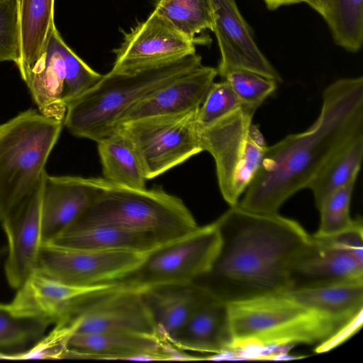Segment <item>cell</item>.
I'll return each mask as SVG.
<instances>
[{
  "label": "cell",
  "mask_w": 363,
  "mask_h": 363,
  "mask_svg": "<svg viewBox=\"0 0 363 363\" xmlns=\"http://www.w3.org/2000/svg\"><path fill=\"white\" fill-rule=\"evenodd\" d=\"M360 135L363 77L338 79L323 91L321 110L312 125L267 147L238 205L253 212L277 213L289 197L307 188L332 157Z\"/></svg>",
  "instance_id": "obj_1"
},
{
  "label": "cell",
  "mask_w": 363,
  "mask_h": 363,
  "mask_svg": "<svg viewBox=\"0 0 363 363\" xmlns=\"http://www.w3.org/2000/svg\"><path fill=\"white\" fill-rule=\"evenodd\" d=\"M220 244L207 288L228 303L290 289L289 272L311 236L296 220L238 204L217 220Z\"/></svg>",
  "instance_id": "obj_2"
},
{
  "label": "cell",
  "mask_w": 363,
  "mask_h": 363,
  "mask_svg": "<svg viewBox=\"0 0 363 363\" xmlns=\"http://www.w3.org/2000/svg\"><path fill=\"white\" fill-rule=\"evenodd\" d=\"M228 312V352L318 345L341 326L288 291L229 303Z\"/></svg>",
  "instance_id": "obj_3"
},
{
  "label": "cell",
  "mask_w": 363,
  "mask_h": 363,
  "mask_svg": "<svg viewBox=\"0 0 363 363\" xmlns=\"http://www.w3.org/2000/svg\"><path fill=\"white\" fill-rule=\"evenodd\" d=\"M201 65L196 53L133 73L110 71L67 106L63 124L74 136L96 143L116 128L134 104Z\"/></svg>",
  "instance_id": "obj_4"
},
{
  "label": "cell",
  "mask_w": 363,
  "mask_h": 363,
  "mask_svg": "<svg viewBox=\"0 0 363 363\" xmlns=\"http://www.w3.org/2000/svg\"><path fill=\"white\" fill-rule=\"evenodd\" d=\"M90 179L98 189L96 196L73 224L117 225L154 235L165 242L199 227L183 201L162 188H133L104 177Z\"/></svg>",
  "instance_id": "obj_5"
},
{
  "label": "cell",
  "mask_w": 363,
  "mask_h": 363,
  "mask_svg": "<svg viewBox=\"0 0 363 363\" xmlns=\"http://www.w3.org/2000/svg\"><path fill=\"white\" fill-rule=\"evenodd\" d=\"M63 125L32 108L0 123V221L40 184Z\"/></svg>",
  "instance_id": "obj_6"
},
{
  "label": "cell",
  "mask_w": 363,
  "mask_h": 363,
  "mask_svg": "<svg viewBox=\"0 0 363 363\" xmlns=\"http://www.w3.org/2000/svg\"><path fill=\"white\" fill-rule=\"evenodd\" d=\"M255 111L242 105L200 129L203 151L214 159L218 186L230 206L238 204L256 176L267 147L259 128L252 123Z\"/></svg>",
  "instance_id": "obj_7"
},
{
  "label": "cell",
  "mask_w": 363,
  "mask_h": 363,
  "mask_svg": "<svg viewBox=\"0 0 363 363\" xmlns=\"http://www.w3.org/2000/svg\"><path fill=\"white\" fill-rule=\"evenodd\" d=\"M220 244V232L215 220L160 245L146 255L137 269L114 282L140 291L194 282L211 270Z\"/></svg>",
  "instance_id": "obj_8"
},
{
  "label": "cell",
  "mask_w": 363,
  "mask_h": 363,
  "mask_svg": "<svg viewBox=\"0 0 363 363\" xmlns=\"http://www.w3.org/2000/svg\"><path fill=\"white\" fill-rule=\"evenodd\" d=\"M197 111L145 117L117 125L132 145L147 180L203 151Z\"/></svg>",
  "instance_id": "obj_9"
},
{
  "label": "cell",
  "mask_w": 363,
  "mask_h": 363,
  "mask_svg": "<svg viewBox=\"0 0 363 363\" xmlns=\"http://www.w3.org/2000/svg\"><path fill=\"white\" fill-rule=\"evenodd\" d=\"M289 280V290L363 282L362 220L331 236L311 235L292 262Z\"/></svg>",
  "instance_id": "obj_10"
},
{
  "label": "cell",
  "mask_w": 363,
  "mask_h": 363,
  "mask_svg": "<svg viewBox=\"0 0 363 363\" xmlns=\"http://www.w3.org/2000/svg\"><path fill=\"white\" fill-rule=\"evenodd\" d=\"M57 323L72 335L134 332L157 336L141 291L115 282L106 283L82 296Z\"/></svg>",
  "instance_id": "obj_11"
},
{
  "label": "cell",
  "mask_w": 363,
  "mask_h": 363,
  "mask_svg": "<svg viewBox=\"0 0 363 363\" xmlns=\"http://www.w3.org/2000/svg\"><path fill=\"white\" fill-rule=\"evenodd\" d=\"M146 255L43 242L36 271L69 286L89 287L126 277L140 267Z\"/></svg>",
  "instance_id": "obj_12"
},
{
  "label": "cell",
  "mask_w": 363,
  "mask_h": 363,
  "mask_svg": "<svg viewBox=\"0 0 363 363\" xmlns=\"http://www.w3.org/2000/svg\"><path fill=\"white\" fill-rule=\"evenodd\" d=\"M193 40L183 35L155 10L147 19L125 33L113 50L115 73L129 74L173 62L196 54Z\"/></svg>",
  "instance_id": "obj_13"
},
{
  "label": "cell",
  "mask_w": 363,
  "mask_h": 363,
  "mask_svg": "<svg viewBox=\"0 0 363 363\" xmlns=\"http://www.w3.org/2000/svg\"><path fill=\"white\" fill-rule=\"evenodd\" d=\"M210 1L211 31L215 33L220 54L218 75L222 78L229 69H239L281 82L279 72L258 47L235 0Z\"/></svg>",
  "instance_id": "obj_14"
},
{
  "label": "cell",
  "mask_w": 363,
  "mask_h": 363,
  "mask_svg": "<svg viewBox=\"0 0 363 363\" xmlns=\"http://www.w3.org/2000/svg\"><path fill=\"white\" fill-rule=\"evenodd\" d=\"M65 358L197 360L157 336L134 332L73 334L67 342Z\"/></svg>",
  "instance_id": "obj_15"
},
{
  "label": "cell",
  "mask_w": 363,
  "mask_h": 363,
  "mask_svg": "<svg viewBox=\"0 0 363 363\" xmlns=\"http://www.w3.org/2000/svg\"><path fill=\"white\" fill-rule=\"evenodd\" d=\"M42 189L43 180L25 201L0 221L8 240L5 273L9 285L16 289L37 269L43 243Z\"/></svg>",
  "instance_id": "obj_16"
},
{
  "label": "cell",
  "mask_w": 363,
  "mask_h": 363,
  "mask_svg": "<svg viewBox=\"0 0 363 363\" xmlns=\"http://www.w3.org/2000/svg\"><path fill=\"white\" fill-rule=\"evenodd\" d=\"M97 191L90 177L51 176L45 172L41 202L43 242L52 241L77 221L91 205Z\"/></svg>",
  "instance_id": "obj_17"
},
{
  "label": "cell",
  "mask_w": 363,
  "mask_h": 363,
  "mask_svg": "<svg viewBox=\"0 0 363 363\" xmlns=\"http://www.w3.org/2000/svg\"><path fill=\"white\" fill-rule=\"evenodd\" d=\"M217 75L216 68L201 65L134 104L123 114L118 124L199 109Z\"/></svg>",
  "instance_id": "obj_18"
},
{
  "label": "cell",
  "mask_w": 363,
  "mask_h": 363,
  "mask_svg": "<svg viewBox=\"0 0 363 363\" xmlns=\"http://www.w3.org/2000/svg\"><path fill=\"white\" fill-rule=\"evenodd\" d=\"M104 284L89 287L72 286L35 270L17 289L15 298L9 306L17 315L55 324L82 296Z\"/></svg>",
  "instance_id": "obj_19"
},
{
  "label": "cell",
  "mask_w": 363,
  "mask_h": 363,
  "mask_svg": "<svg viewBox=\"0 0 363 363\" xmlns=\"http://www.w3.org/2000/svg\"><path fill=\"white\" fill-rule=\"evenodd\" d=\"M230 343L228 303L211 295L191 313L170 342L180 351L222 354Z\"/></svg>",
  "instance_id": "obj_20"
},
{
  "label": "cell",
  "mask_w": 363,
  "mask_h": 363,
  "mask_svg": "<svg viewBox=\"0 0 363 363\" xmlns=\"http://www.w3.org/2000/svg\"><path fill=\"white\" fill-rule=\"evenodd\" d=\"M55 26L52 29L46 48L37 61L21 76L38 106L44 116L64 120L66 106L65 66Z\"/></svg>",
  "instance_id": "obj_21"
},
{
  "label": "cell",
  "mask_w": 363,
  "mask_h": 363,
  "mask_svg": "<svg viewBox=\"0 0 363 363\" xmlns=\"http://www.w3.org/2000/svg\"><path fill=\"white\" fill-rule=\"evenodd\" d=\"M141 293L152 314L157 336L169 345L195 308L213 294L195 281L152 287Z\"/></svg>",
  "instance_id": "obj_22"
},
{
  "label": "cell",
  "mask_w": 363,
  "mask_h": 363,
  "mask_svg": "<svg viewBox=\"0 0 363 363\" xmlns=\"http://www.w3.org/2000/svg\"><path fill=\"white\" fill-rule=\"evenodd\" d=\"M47 242L73 248L147 254L165 242L154 235L117 225L73 224Z\"/></svg>",
  "instance_id": "obj_23"
},
{
  "label": "cell",
  "mask_w": 363,
  "mask_h": 363,
  "mask_svg": "<svg viewBox=\"0 0 363 363\" xmlns=\"http://www.w3.org/2000/svg\"><path fill=\"white\" fill-rule=\"evenodd\" d=\"M18 6L21 76L44 52L55 25V0H16Z\"/></svg>",
  "instance_id": "obj_24"
},
{
  "label": "cell",
  "mask_w": 363,
  "mask_h": 363,
  "mask_svg": "<svg viewBox=\"0 0 363 363\" xmlns=\"http://www.w3.org/2000/svg\"><path fill=\"white\" fill-rule=\"evenodd\" d=\"M304 306L342 325L363 311V282H345L287 291Z\"/></svg>",
  "instance_id": "obj_25"
},
{
  "label": "cell",
  "mask_w": 363,
  "mask_h": 363,
  "mask_svg": "<svg viewBox=\"0 0 363 363\" xmlns=\"http://www.w3.org/2000/svg\"><path fill=\"white\" fill-rule=\"evenodd\" d=\"M96 143L104 179L125 186L146 188L147 179L138 157L118 128Z\"/></svg>",
  "instance_id": "obj_26"
},
{
  "label": "cell",
  "mask_w": 363,
  "mask_h": 363,
  "mask_svg": "<svg viewBox=\"0 0 363 363\" xmlns=\"http://www.w3.org/2000/svg\"><path fill=\"white\" fill-rule=\"evenodd\" d=\"M363 158V135L345 145L320 169L308 185L318 208L334 191L358 177Z\"/></svg>",
  "instance_id": "obj_27"
},
{
  "label": "cell",
  "mask_w": 363,
  "mask_h": 363,
  "mask_svg": "<svg viewBox=\"0 0 363 363\" xmlns=\"http://www.w3.org/2000/svg\"><path fill=\"white\" fill-rule=\"evenodd\" d=\"M335 43L357 52L363 45V0H330L326 19Z\"/></svg>",
  "instance_id": "obj_28"
},
{
  "label": "cell",
  "mask_w": 363,
  "mask_h": 363,
  "mask_svg": "<svg viewBox=\"0 0 363 363\" xmlns=\"http://www.w3.org/2000/svg\"><path fill=\"white\" fill-rule=\"evenodd\" d=\"M154 10L191 40H198L196 34L212 30L210 0H158Z\"/></svg>",
  "instance_id": "obj_29"
},
{
  "label": "cell",
  "mask_w": 363,
  "mask_h": 363,
  "mask_svg": "<svg viewBox=\"0 0 363 363\" xmlns=\"http://www.w3.org/2000/svg\"><path fill=\"white\" fill-rule=\"evenodd\" d=\"M48 325L37 318L17 315L9 304L0 303V351L37 342Z\"/></svg>",
  "instance_id": "obj_30"
},
{
  "label": "cell",
  "mask_w": 363,
  "mask_h": 363,
  "mask_svg": "<svg viewBox=\"0 0 363 363\" xmlns=\"http://www.w3.org/2000/svg\"><path fill=\"white\" fill-rule=\"evenodd\" d=\"M357 177L332 192L318 208L320 223L318 236H331L348 229L354 220L350 217V208L353 189Z\"/></svg>",
  "instance_id": "obj_31"
},
{
  "label": "cell",
  "mask_w": 363,
  "mask_h": 363,
  "mask_svg": "<svg viewBox=\"0 0 363 363\" xmlns=\"http://www.w3.org/2000/svg\"><path fill=\"white\" fill-rule=\"evenodd\" d=\"M222 79L230 84L242 105L255 110L277 88V81L244 69H229Z\"/></svg>",
  "instance_id": "obj_32"
},
{
  "label": "cell",
  "mask_w": 363,
  "mask_h": 363,
  "mask_svg": "<svg viewBox=\"0 0 363 363\" xmlns=\"http://www.w3.org/2000/svg\"><path fill=\"white\" fill-rule=\"evenodd\" d=\"M242 106V101L226 80L213 82L197 111L199 129L213 124Z\"/></svg>",
  "instance_id": "obj_33"
},
{
  "label": "cell",
  "mask_w": 363,
  "mask_h": 363,
  "mask_svg": "<svg viewBox=\"0 0 363 363\" xmlns=\"http://www.w3.org/2000/svg\"><path fill=\"white\" fill-rule=\"evenodd\" d=\"M60 48L65 66V106L74 99L93 86L101 78L98 73L86 64L64 41Z\"/></svg>",
  "instance_id": "obj_34"
},
{
  "label": "cell",
  "mask_w": 363,
  "mask_h": 363,
  "mask_svg": "<svg viewBox=\"0 0 363 363\" xmlns=\"http://www.w3.org/2000/svg\"><path fill=\"white\" fill-rule=\"evenodd\" d=\"M20 62L18 6L16 0L0 1V62Z\"/></svg>",
  "instance_id": "obj_35"
},
{
  "label": "cell",
  "mask_w": 363,
  "mask_h": 363,
  "mask_svg": "<svg viewBox=\"0 0 363 363\" xmlns=\"http://www.w3.org/2000/svg\"><path fill=\"white\" fill-rule=\"evenodd\" d=\"M362 324V312L342 325L328 338L319 343L315 348V352L318 353L325 352L338 346L356 333L361 328Z\"/></svg>",
  "instance_id": "obj_36"
},
{
  "label": "cell",
  "mask_w": 363,
  "mask_h": 363,
  "mask_svg": "<svg viewBox=\"0 0 363 363\" xmlns=\"http://www.w3.org/2000/svg\"><path fill=\"white\" fill-rule=\"evenodd\" d=\"M306 4L318 13L324 20L326 19L329 10L330 0H308Z\"/></svg>",
  "instance_id": "obj_37"
},
{
  "label": "cell",
  "mask_w": 363,
  "mask_h": 363,
  "mask_svg": "<svg viewBox=\"0 0 363 363\" xmlns=\"http://www.w3.org/2000/svg\"><path fill=\"white\" fill-rule=\"evenodd\" d=\"M269 10L274 11L283 6L307 3L308 0H263Z\"/></svg>",
  "instance_id": "obj_38"
},
{
  "label": "cell",
  "mask_w": 363,
  "mask_h": 363,
  "mask_svg": "<svg viewBox=\"0 0 363 363\" xmlns=\"http://www.w3.org/2000/svg\"><path fill=\"white\" fill-rule=\"evenodd\" d=\"M3 355H4V353L0 352V359H2V357H3Z\"/></svg>",
  "instance_id": "obj_39"
},
{
  "label": "cell",
  "mask_w": 363,
  "mask_h": 363,
  "mask_svg": "<svg viewBox=\"0 0 363 363\" xmlns=\"http://www.w3.org/2000/svg\"><path fill=\"white\" fill-rule=\"evenodd\" d=\"M2 1V0H0V1Z\"/></svg>",
  "instance_id": "obj_40"
}]
</instances>
